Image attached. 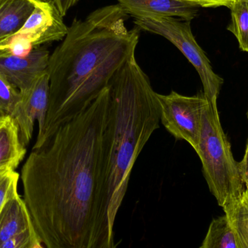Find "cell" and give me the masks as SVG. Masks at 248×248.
I'll return each instance as SVG.
<instances>
[{
    "mask_svg": "<svg viewBox=\"0 0 248 248\" xmlns=\"http://www.w3.org/2000/svg\"><path fill=\"white\" fill-rule=\"evenodd\" d=\"M134 23L140 29L160 35L175 45L199 74L208 103L217 105L224 81L214 72L209 59L195 40L191 21L172 17H143L135 18Z\"/></svg>",
    "mask_w": 248,
    "mask_h": 248,
    "instance_id": "obj_5",
    "label": "cell"
},
{
    "mask_svg": "<svg viewBox=\"0 0 248 248\" xmlns=\"http://www.w3.org/2000/svg\"><path fill=\"white\" fill-rule=\"evenodd\" d=\"M124 11L135 18L180 17L191 20L198 16L199 4L188 0H117Z\"/></svg>",
    "mask_w": 248,
    "mask_h": 248,
    "instance_id": "obj_10",
    "label": "cell"
},
{
    "mask_svg": "<svg viewBox=\"0 0 248 248\" xmlns=\"http://www.w3.org/2000/svg\"><path fill=\"white\" fill-rule=\"evenodd\" d=\"M68 27L52 1H39L23 27L14 35L26 55L45 44L62 40Z\"/></svg>",
    "mask_w": 248,
    "mask_h": 248,
    "instance_id": "obj_8",
    "label": "cell"
},
{
    "mask_svg": "<svg viewBox=\"0 0 248 248\" xmlns=\"http://www.w3.org/2000/svg\"><path fill=\"white\" fill-rule=\"evenodd\" d=\"M49 57L45 46L36 48L26 56H1L0 76L16 90L23 91L47 71Z\"/></svg>",
    "mask_w": 248,
    "mask_h": 248,
    "instance_id": "obj_9",
    "label": "cell"
},
{
    "mask_svg": "<svg viewBox=\"0 0 248 248\" xmlns=\"http://www.w3.org/2000/svg\"><path fill=\"white\" fill-rule=\"evenodd\" d=\"M19 174L16 170L0 172V211L6 201L17 192Z\"/></svg>",
    "mask_w": 248,
    "mask_h": 248,
    "instance_id": "obj_19",
    "label": "cell"
},
{
    "mask_svg": "<svg viewBox=\"0 0 248 248\" xmlns=\"http://www.w3.org/2000/svg\"><path fill=\"white\" fill-rule=\"evenodd\" d=\"M18 98V90L0 76V116H11Z\"/></svg>",
    "mask_w": 248,
    "mask_h": 248,
    "instance_id": "obj_17",
    "label": "cell"
},
{
    "mask_svg": "<svg viewBox=\"0 0 248 248\" xmlns=\"http://www.w3.org/2000/svg\"><path fill=\"white\" fill-rule=\"evenodd\" d=\"M223 209L234 230L237 248H248V189Z\"/></svg>",
    "mask_w": 248,
    "mask_h": 248,
    "instance_id": "obj_14",
    "label": "cell"
},
{
    "mask_svg": "<svg viewBox=\"0 0 248 248\" xmlns=\"http://www.w3.org/2000/svg\"><path fill=\"white\" fill-rule=\"evenodd\" d=\"M39 1H49L50 0H39Z\"/></svg>",
    "mask_w": 248,
    "mask_h": 248,
    "instance_id": "obj_23",
    "label": "cell"
},
{
    "mask_svg": "<svg viewBox=\"0 0 248 248\" xmlns=\"http://www.w3.org/2000/svg\"><path fill=\"white\" fill-rule=\"evenodd\" d=\"M110 89L33 149L22 169L24 201L46 248H116L105 177Z\"/></svg>",
    "mask_w": 248,
    "mask_h": 248,
    "instance_id": "obj_1",
    "label": "cell"
},
{
    "mask_svg": "<svg viewBox=\"0 0 248 248\" xmlns=\"http://www.w3.org/2000/svg\"><path fill=\"white\" fill-rule=\"evenodd\" d=\"M200 248H237L235 234L227 216L213 220Z\"/></svg>",
    "mask_w": 248,
    "mask_h": 248,
    "instance_id": "obj_15",
    "label": "cell"
},
{
    "mask_svg": "<svg viewBox=\"0 0 248 248\" xmlns=\"http://www.w3.org/2000/svg\"><path fill=\"white\" fill-rule=\"evenodd\" d=\"M32 227L26 202L16 192L6 201L0 211V246Z\"/></svg>",
    "mask_w": 248,
    "mask_h": 248,
    "instance_id": "obj_11",
    "label": "cell"
},
{
    "mask_svg": "<svg viewBox=\"0 0 248 248\" xmlns=\"http://www.w3.org/2000/svg\"><path fill=\"white\" fill-rule=\"evenodd\" d=\"M128 16L120 4H114L92 12L84 20L74 19L49 57V108L33 149L87 108L135 56L140 30L127 29Z\"/></svg>",
    "mask_w": 248,
    "mask_h": 248,
    "instance_id": "obj_2",
    "label": "cell"
},
{
    "mask_svg": "<svg viewBox=\"0 0 248 248\" xmlns=\"http://www.w3.org/2000/svg\"><path fill=\"white\" fill-rule=\"evenodd\" d=\"M160 108V122L176 140H185L198 150L204 111L208 100L203 93L182 95L175 91L168 94L156 93Z\"/></svg>",
    "mask_w": 248,
    "mask_h": 248,
    "instance_id": "obj_6",
    "label": "cell"
},
{
    "mask_svg": "<svg viewBox=\"0 0 248 248\" xmlns=\"http://www.w3.org/2000/svg\"><path fill=\"white\" fill-rule=\"evenodd\" d=\"M105 132V177L112 211L117 215L131 170L150 137L160 127V113L150 78L134 56L110 84Z\"/></svg>",
    "mask_w": 248,
    "mask_h": 248,
    "instance_id": "obj_3",
    "label": "cell"
},
{
    "mask_svg": "<svg viewBox=\"0 0 248 248\" xmlns=\"http://www.w3.org/2000/svg\"><path fill=\"white\" fill-rule=\"evenodd\" d=\"M39 0H0V42L17 33Z\"/></svg>",
    "mask_w": 248,
    "mask_h": 248,
    "instance_id": "obj_13",
    "label": "cell"
},
{
    "mask_svg": "<svg viewBox=\"0 0 248 248\" xmlns=\"http://www.w3.org/2000/svg\"><path fill=\"white\" fill-rule=\"evenodd\" d=\"M55 4L61 16L63 17L66 15L71 7H74L80 0H50Z\"/></svg>",
    "mask_w": 248,
    "mask_h": 248,
    "instance_id": "obj_21",
    "label": "cell"
},
{
    "mask_svg": "<svg viewBox=\"0 0 248 248\" xmlns=\"http://www.w3.org/2000/svg\"><path fill=\"white\" fill-rule=\"evenodd\" d=\"M49 100V77L47 71L39 76L30 87L19 91V98L12 112L20 141L26 147L32 138L35 122L37 121L39 132L45 127Z\"/></svg>",
    "mask_w": 248,
    "mask_h": 248,
    "instance_id": "obj_7",
    "label": "cell"
},
{
    "mask_svg": "<svg viewBox=\"0 0 248 248\" xmlns=\"http://www.w3.org/2000/svg\"><path fill=\"white\" fill-rule=\"evenodd\" d=\"M0 248H45L33 227L15 236L0 246Z\"/></svg>",
    "mask_w": 248,
    "mask_h": 248,
    "instance_id": "obj_18",
    "label": "cell"
},
{
    "mask_svg": "<svg viewBox=\"0 0 248 248\" xmlns=\"http://www.w3.org/2000/svg\"><path fill=\"white\" fill-rule=\"evenodd\" d=\"M196 153L202 163L204 177L218 205L224 208L245 192L246 186L221 126L217 105L208 103L204 111Z\"/></svg>",
    "mask_w": 248,
    "mask_h": 248,
    "instance_id": "obj_4",
    "label": "cell"
},
{
    "mask_svg": "<svg viewBox=\"0 0 248 248\" xmlns=\"http://www.w3.org/2000/svg\"><path fill=\"white\" fill-rule=\"evenodd\" d=\"M230 8L232 21L228 30L235 36L240 49L248 52V0H234Z\"/></svg>",
    "mask_w": 248,
    "mask_h": 248,
    "instance_id": "obj_16",
    "label": "cell"
},
{
    "mask_svg": "<svg viewBox=\"0 0 248 248\" xmlns=\"http://www.w3.org/2000/svg\"><path fill=\"white\" fill-rule=\"evenodd\" d=\"M238 166L240 173H241L242 179L246 185V189H248V141L244 157H243V160L238 163Z\"/></svg>",
    "mask_w": 248,
    "mask_h": 248,
    "instance_id": "obj_22",
    "label": "cell"
},
{
    "mask_svg": "<svg viewBox=\"0 0 248 248\" xmlns=\"http://www.w3.org/2000/svg\"><path fill=\"white\" fill-rule=\"evenodd\" d=\"M26 153L19 130L10 116H0V172L16 170Z\"/></svg>",
    "mask_w": 248,
    "mask_h": 248,
    "instance_id": "obj_12",
    "label": "cell"
},
{
    "mask_svg": "<svg viewBox=\"0 0 248 248\" xmlns=\"http://www.w3.org/2000/svg\"><path fill=\"white\" fill-rule=\"evenodd\" d=\"M199 4L201 7H227L230 8L234 0H188Z\"/></svg>",
    "mask_w": 248,
    "mask_h": 248,
    "instance_id": "obj_20",
    "label": "cell"
}]
</instances>
